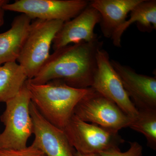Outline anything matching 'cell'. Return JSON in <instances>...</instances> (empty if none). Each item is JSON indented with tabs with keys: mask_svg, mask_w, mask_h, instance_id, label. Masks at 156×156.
<instances>
[{
	"mask_svg": "<svg viewBox=\"0 0 156 156\" xmlns=\"http://www.w3.org/2000/svg\"><path fill=\"white\" fill-rule=\"evenodd\" d=\"M103 45V42L98 38L55 50L36 75L29 81L41 85L60 80L77 89L90 88L97 66L96 55Z\"/></svg>",
	"mask_w": 156,
	"mask_h": 156,
	"instance_id": "obj_1",
	"label": "cell"
},
{
	"mask_svg": "<svg viewBox=\"0 0 156 156\" xmlns=\"http://www.w3.org/2000/svg\"><path fill=\"white\" fill-rule=\"evenodd\" d=\"M26 85L31 101L39 112L48 122L62 130L73 114L76 105L93 89L91 87L77 89L60 80L37 85L28 80Z\"/></svg>",
	"mask_w": 156,
	"mask_h": 156,
	"instance_id": "obj_2",
	"label": "cell"
},
{
	"mask_svg": "<svg viewBox=\"0 0 156 156\" xmlns=\"http://www.w3.org/2000/svg\"><path fill=\"white\" fill-rule=\"evenodd\" d=\"M30 102L26 82L18 94L6 102L5 110L1 116L5 128L0 134V149L21 150L27 147V140L33 132Z\"/></svg>",
	"mask_w": 156,
	"mask_h": 156,
	"instance_id": "obj_3",
	"label": "cell"
},
{
	"mask_svg": "<svg viewBox=\"0 0 156 156\" xmlns=\"http://www.w3.org/2000/svg\"><path fill=\"white\" fill-rule=\"evenodd\" d=\"M61 20H34L17 61L25 70L28 80L33 78L50 56L53 40L63 24Z\"/></svg>",
	"mask_w": 156,
	"mask_h": 156,
	"instance_id": "obj_4",
	"label": "cell"
},
{
	"mask_svg": "<svg viewBox=\"0 0 156 156\" xmlns=\"http://www.w3.org/2000/svg\"><path fill=\"white\" fill-rule=\"evenodd\" d=\"M62 130L77 153L81 154H99L119 147L125 142L119 131L84 122L73 114Z\"/></svg>",
	"mask_w": 156,
	"mask_h": 156,
	"instance_id": "obj_5",
	"label": "cell"
},
{
	"mask_svg": "<svg viewBox=\"0 0 156 156\" xmlns=\"http://www.w3.org/2000/svg\"><path fill=\"white\" fill-rule=\"evenodd\" d=\"M73 114L84 122L118 131L128 127L133 119L94 89L78 102Z\"/></svg>",
	"mask_w": 156,
	"mask_h": 156,
	"instance_id": "obj_6",
	"label": "cell"
},
{
	"mask_svg": "<svg viewBox=\"0 0 156 156\" xmlns=\"http://www.w3.org/2000/svg\"><path fill=\"white\" fill-rule=\"evenodd\" d=\"M89 3L87 0H16L6 4L3 9L25 14L32 20L65 22L77 16Z\"/></svg>",
	"mask_w": 156,
	"mask_h": 156,
	"instance_id": "obj_7",
	"label": "cell"
},
{
	"mask_svg": "<svg viewBox=\"0 0 156 156\" xmlns=\"http://www.w3.org/2000/svg\"><path fill=\"white\" fill-rule=\"evenodd\" d=\"M97 66L91 88L102 96L113 101L131 118L138 113L123 87L119 77L111 63L109 54L103 48L98 51Z\"/></svg>",
	"mask_w": 156,
	"mask_h": 156,
	"instance_id": "obj_8",
	"label": "cell"
},
{
	"mask_svg": "<svg viewBox=\"0 0 156 156\" xmlns=\"http://www.w3.org/2000/svg\"><path fill=\"white\" fill-rule=\"evenodd\" d=\"M30 112L34 140L32 146L46 156H77L62 129L51 124L44 118L31 101Z\"/></svg>",
	"mask_w": 156,
	"mask_h": 156,
	"instance_id": "obj_9",
	"label": "cell"
},
{
	"mask_svg": "<svg viewBox=\"0 0 156 156\" xmlns=\"http://www.w3.org/2000/svg\"><path fill=\"white\" fill-rule=\"evenodd\" d=\"M123 87L138 109H156V78L138 73L128 66L111 59Z\"/></svg>",
	"mask_w": 156,
	"mask_h": 156,
	"instance_id": "obj_10",
	"label": "cell"
},
{
	"mask_svg": "<svg viewBox=\"0 0 156 156\" xmlns=\"http://www.w3.org/2000/svg\"><path fill=\"white\" fill-rule=\"evenodd\" d=\"M100 14L89 5L73 19L63 23L53 40L54 51L71 44L93 41L98 38L94 32L100 23Z\"/></svg>",
	"mask_w": 156,
	"mask_h": 156,
	"instance_id": "obj_11",
	"label": "cell"
},
{
	"mask_svg": "<svg viewBox=\"0 0 156 156\" xmlns=\"http://www.w3.org/2000/svg\"><path fill=\"white\" fill-rule=\"evenodd\" d=\"M142 0H92L89 5L100 14L101 31L103 36L111 38L126 22L128 14Z\"/></svg>",
	"mask_w": 156,
	"mask_h": 156,
	"instance_id": "obj_12",
	"label": "cell"
},
{
	"mask_svg": "<svg viewBox=\"0 0 156 156\" xmlns=\"http://www.w3.org/2000/svg\"><path fill=\"white\" fill-rule=\"evenodd\" d=\"M32 20L21 14L12 21L11 27L0 33V66L17 61L28 34Z\"/></svg>",
	"mask_w": 156,
	"mask_h": 156,
	"instance_id": "obj_13",
	"label": "cell"
},
{
	"mask_svg": "<svg viewBox=\"0 0 156 156\" xmlns=\"http://www.w3.org/2000/svg\"><path fill=\"white\" fill-rule=\"evenodd\" d=\"M136 23L138 30L151 33L156 30V1L142 0L130 12V17L116 30L111 40L113 44L121 48V38L124 33L132 23Z\"/></svg>",
	"mask_w": 156,
	"mask_h": 156,
	"instance_id": "obj_14",
	"label": "cell"
},
{
	"mask_svg": "<svg viewBox=\"0 0 156 156\" xmlns=\"http://www.w3.org/2000/svg\"><path fill=\"white\" fill-rule=\"evenodd\" d=\"M28 80L25 70L16 61L0 66V101L6 103L15 97Z\"/></svg>",
	"mask_w": 156,
	"mask_h": 156,
	"instance_id": "obj_15",
	"label": "cell"
},
{
	"mask_svg": "<svg viewBox=\"0 0 156 156\" xmlns=\"http://www.w3.org/2000/svg\"><path fill=\"white\" fill-rule=\"evenodd\" d=\"M128 127L143 134L151 149H156V109H138Z\"/></svg>",
	"mask_w": 156,
	"mask_h": 156,
	"instance_id": "obj_16",
	"label": "cell"
},
{
	"mask_svg": "<svg viewBox=\"0 0 156 156\" xmlns=\"http://www.w3.org/2000/svg\"><path fill=\"white\" fill-rule=\"evenodd\" d=\"M130 147L128 151L122 152L119 147L112 148L99 153L101 156H142V146L136 141L129 142Z\"/></svg>",
	"mask_w": 156,
	"mask_h": 156,
	"instance_id": "obj_17",
	"label": "cell"
},
{
	"mask_svg": "<svg viewBox=\"0 0 156 156\" xmlns=\"http://www.w3.org/2000/svg\"><path fill=\"white\" fill-rule=\"evenodd\" d=\"M44 154L31 145L21 150L0 149V156H43Z\"/></svg>",
	"mask_w": 156,
	"mask_h": 156,
	"instance_id": "obj_18",
	"label": "cell"
},
{
	"mask_svg": "<svg viewBox=\"0 0 156 156\" xmlns=\"http://www.w3.org/2000/svg\"><path fill=\"white\" fill-rule=\"evenodd\" d=\"M9 3L8 0H0V27L2 26L5 23V10L3 9L4 5Z\"/></svg>",
	"mask_w": 156,
	"mask_h": 156,
	"instance_id": "obj_19",
	"label": "cell"
},
{
	"mask_svg": "<svg viewBox=\"0 0 156 156\" xmlns=\"http://www.w3.org/2000/svg\"><path fill=\"white\" fill-rule=\"evenodd\" d=\"M77 156H101L99 154H78L76 153Z\"/></svg>",
	"mask_w": 156,
	"mask_h": 156,
	"instance_id": "obj_20",
	"label": "cell"
},
{
	"mask_svg": "<svg viewBox=\"0 0 156 156\" xmlns=\"http://www.w3.org/2000/svg\"><path fill=\"white\" fill-rule=\"evenodd\" d=\"M43 156H45V155L44 154V155H43Z\"/></svg>",
	"mask_w": 156,
	"mask_h": 156,
	"instance_id": "obj_21",
	"label": "cell"
}]
</instances>
